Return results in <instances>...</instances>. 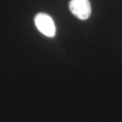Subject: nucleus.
<instances>
[{"label": "nucleus", "mask_w": 122, "mask_h": 122, "mask_svg": "<svg viewBox=\"0 0 122 122\" xmlns=\"http://www.w3.org/2000/svg\"><path fill=\"white\" fill-rule=\"evenodd\" d=\"M34 22L36 29L46 36L53 37L56 35L55 23L48 14L45 13L37 14L34 18Z\"/></svg>", "instance_id": "1"}, {"label": "nucleus", "mask_w": 122, "mask_h": 122, "mask_svg": "<svg viewBox=\"0 0 122 122\" xmlns=\"http://www.w3.org/2000/svg\"><path fill=\"white\" fill-rule=\"evenodd\" d=\"M69 9L80 20H86L91 14V6L89 0H71Z\"/></svg>", "instance_id": "2"}]
</instances>
